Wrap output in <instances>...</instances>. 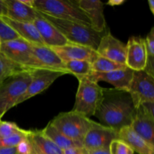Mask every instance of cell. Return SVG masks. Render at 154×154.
Masks as SVG:
<instances>
[{"label":"cell","instance_id":"cell-1","mask_svg":"<svg viewBox=\"0 0 154 154\" xmlns=\"http://www.w3.org/2000/svg\"><path fill=\"white\" fill-rule=\"evenodd\" d=\"M136 108L129 92L120 89H104L102 100L96 111L101 124L119 131L130 126Z\"/></svg>","mask_w":154,"mask_h":154},{"label":"cell","instance_id":"cell-2","mask_svg":"<svg viewBox=\"0 0 154 154\" xmlns=\"http://www.w3.org/2000/svg\"><path fill=\"white\" fill-rule=\"evenodd\" d=\"M40 13V12H39ZM43 17L54 26L69 43L89 47L96 51L102 36L105 33H98L91 27L73 21L58 19L40 13Z\"/></svg>","mask_w":154,"mask_h":154},{"label":"cell","instance_id":"cell-3","mask_svg":"<svg viewBox=\"0 0 154 154\" xmlns=\"http://www.w3.org/2000/svg\"><path fill=\"white\" fill-rule=\"evenodd\" d=\"M34 8L53 17L73 21L90 26L86 14L78 7L76 1L71 0H34Z\"/></svg>","mask_w":154,"mask_h":154},{"label":"cell","instance_id":"cell-4","mask_svg":"<svg viewBox=\"0 0 154 154\" xmlns=\"http://www.w3.org/2000/svg\"><path fill=\"white\" fill-rule=\"evenodd\" d=\"M76 78H78L79 85L72 111L90 118L96 114L102 100L104 88L87 77Z\"/></svg>","mask_w":154,"mask_h":154},{"label":"cell","instance_id":"cell-5","mask_svg":"<svg viewBox=\"0 0 154 154\" xmlns=\"http://www.w3.org/2000/svg\"><path fill=\"white\" fill-rule=\"evenodd\" d=\"M31 80V69H29L10 77L0 85V120L8 111L16 106Z\"/></svg>","mask_w":154,"mask_h":154},{"label":"cell","instance_id":"cell-6","mask_svg":"<svg viewBox=\"0 0 154 154\" xmlns=\"http://www.w3.org/2000/svg\"><path fill=\"white\" fill-rule=\"evenodd\" d=\"M93 120L75 111L60 113L51 121V124L70 139L82 143Z\"/></svg>","mask_w":154,"mask_h":154},{"label":"cell","instance_id":"cell-7","mask_svg":"<svg viewBox=\"0 0 154 154\" xmlns=\"http://www.w3.org/2000/svg\"><path fill=\"white\" fill-rule=\"evenodd\" d=\"M0 51L25 69H44L33 53L32 44L21 38L2 42Z\"/></svg>","mask_w":154,"mask_h":154},{"label":"cell","instance_id":"cell-8","mask_svg":"<svg viewBox=\"0 0 154 154\" xmlns=\"http://www.w3.org/2000/svg\"><path fill=\"white\" fill-rule=\"evenodd\" d=\"M126 91L130 94L135 108L144 102H154V77L144 71L134 72Z\"/></svg>","mask_w":154,"mask_h":154},{"label":"cell","instance_id":"cell-9","mask_svg":"<svg viewBox=\"0 0 154 154\" xmlns=\"http://www.w3.org/2000/svg\"><path fill=\"white\" fill-rule=\"evenodd\" d=\"M32 80L25 93L17 102V105L46 90L56 80L66 72L48 69H31Z\"/></svg>","mask_w":154,"mask_h":154},{"label":"cell","instance_id":"cell-10","mask_svg":"<svg viewBox=\"0 0 154 154\" xmlns=\"http://www.w3.org/2000/svg\"><path fill=\"white\" fill-rule=\"evenodd\" d=\"M117 138L118 131L94 121L83 139V147L87 151L108 148L111 141Z\"/></svg>","mask_w":154,"mask_h":154},{"label":"cell","instance_id":"cell-11","mask_svg":"<svg viewBox=\"0 0 154 154\" xmlns=\"http://www.w3.org/2000/svg\"><path fill=\"white\" fill-rule=\"evenodd\" d=\"M96 53L99 57L125 65L126 45L114 37L109 31L102 36Z\"/></svg>","mask_w":154,"mask_h":154},{"label":"cell","instance_id":"cell-12","mask_svg":"<svg viewBox=\"0 0 154 154\" xmlns=\"http://www.w3.org/2000/svg\"><path fill=\"white\" fill-rule=\"evenodd\" d=\"M126 45L125 65L134 72L144 71L147 64V51L144 38L138 36L129 38Z\"/></svg>","mask_w":154,"mask_h":154},{"label":"cell","instance_id":"cell-13","mask_svg":"<svg viewBox=\"0 0 154 154\" xmlns=\"http://www.w3.org/2000/svg\"><path fill=\"white\" fill-rule=\"evenodd\" d=\"M51 48L63 63L71 60H85L93 63L99 57L96 51L93 48L69 42L63 46Z\"/></svg>","mask_w":154,"mask_h":154},{"label":"cell","instance_id":"cell-14","mask_svg":"<svg viewBox=\"0 0 154 154\" xmlns=\"http://www.w3.org/2000/svg\"><path fill=\"white\" fill-rule=\"evenodd\" d=\"M78 7L88 17L90 26L98 33L106 32V20L104 15V4L99 0H78Z\"/></svg>","mask_w":154,"mask_h":154},{"label":"cell","instance_id":"cell-15","mask_svg":"<svg viewBox=\"0 0 154 154\" xmlns=\"http://www.w3.org/2000/svg\"><path fill=\"white\" fill-rule=\"evenodd\" d=\"M32 23L35 26L46 46L54 48L63 46L69 43L61 32L48 20L43 17L40 13L38 16L33 20Z\"/></svg>","mask_w":154,"mask_h":154},{"label":"cell","instance_id":"cell-16","mask_svg":"<svg viewBox=\"0 0 154 154\" xmlns=\"http://www.w3.org/2000/svg\"><path fill=\"white\" fill-rule=\"evenodd\" d=\"M134 71L129 68L118 69L106 73H96L92 72L87 77L91 81L98 83L99 81H105L114 87L116 89L126 90L132 81Z\"/></svg>","mask_w":154,"mask_h":154},{"label":"cell","instance_id":"cell-17","mask_svg":"<svg viewBox=\"0 0 154 154\" xmlns=\"http://www.w3.org/2000/svg\"><path fill=\"white\" fill-rule=\"evenodd\" d=\"M135 133L154 148V118L147 115L140 106L136 108V114L130 125Z\"/></svg>","mask_w":154,"mask_h":154},{"label":"cell","instance_id":"cell-18","mask_svg":"<svg viewBox=\"0 0 154 154\" xmlns=\"http://www.w3.org/2000/svg\"><path fill=\"white\" fill-rule=\"evenodd\" d=\"M0 18L18 35L19 38L32 45H45L32 23L14 20L5 16Z\"/></svg>","mask_w":154,"mask_h":154},{"label":"cell","instance_id":"cell-19","mask_svg":"<svg viewBox=\"0 0 154 154\" xmlns=\"http://www.w3.org/2000/svg\"><path fill=\"white\" fill-rule=\"evenodd\" d=\"M33 53L44 69L61 71L69 74L65 67L64 63L55 52L46 45H32Z\"/></svg>","mask_w":154,"mask_h":154},{"label":"cell","instance_id":"cell-20","mask_svg":"<svg viewBox=\"0 0 154 154\" xmlns=\"http://www.w3.org/2000/svg\"><path fill=\"white\" fill-rule=\"evenodd\" d=\"M6 8L5 17L20 22L32 23L39 13L35 8L23 4L20 0H4Z\"/></svg>","mask_w":154,"mask_h":154},{"label":"cell","instance_id":"cell-21","mask_svg":"<svg viewBox=\"0 0 154 154\" xmlns=\"http://www.w3.org/2000/svg\"><path fill=\"white\" fill-rule=\"evenodd\" d=\"M27 138L31 143L32 154H63V150L44 135L42 130H29Z\"/></svg>","mask_w":154,"mask_h":154},{"label":"cell","instance_id":"cell-22","mask_svg":"<svg viewBox=\"0 0 154 154\" xmlns=\"http://www.w3.org/2000/svg\"><path fill=\"white\" fill-rule=\"evenodd\" d=\"M118 138L138 154H154V148L135 133L130 126H124L118 131Z\"/></svg>","mask_w":154,"mask_h":154},{"label":"cell","instance_id":"cell-23","mask_svg":"<svg viewBox=\"0 0 154 154\" xmlns=\"http://www.w3.org/2000/svg\"><path fill=\"white\" fill-rule=\"evenodd\" d=\"M42 131L44 135H46L62 150L70 148H76V147H83L82 143L79 142V141H73V140L66 137V135L61 133L58 129H56L51 124V122Z\"/></svg>","mask_w":154,"mask_h":154},{"label":"cell","instance_id":"cell-24","mask_svg":"<svg viewBox=\"0 0 154 154\" xmlns=\"http://www.w3.org/2000/svg\"><path fill=\"white\" fill-rule=\"evenodd\" d=\"M25 70L29 69L11 60L0 51V85L10 77Z\"/></svg>","mask_w":154,"mask_h":154},{"label":"cell","instance_id":"cell-25","mask_svg":"<svg viewBox=\"0 0 154 154\" xmlns=\"http://www.w3.org/2000/svg\"><path fill=\"white\" fill-rule=\"evenodd\" d=\"M64 65L69 73L76 78L88 76L93 72L92 63L85 60H71L65 62Z\"/></svg>","mask_w":154,"mask_h":154},{"label":"cell","instance_id":"cell-26","mask_svg":"<svg viewBox=\"0 0 154 154\" xmlns=\"http://www.w3.org/2000/svg\"><path fill=\"white\" fill-rule=\"evenodd\" d=\"M126 65L111 61L102 57H98L92 63V71L96 73H106L126 68Z\"/></svg>","mask_w":154,"mask_h":154},{"label":"cell","instance_id":"cell-27","mask_svg":"<svg viewBox=\"0 0 154 154\" xmlns=\"http://www.w3.org/2000/svg\"><path fill=\"white\" fill-rule=\"evenodd\" d=\"M147 51V64L144 72L154 77V27H152L150 32L144 38Z\"/></svg>","mask_w":154,"mask_h":154},{"label":"cell","instance_id":"cell-28","mask_svg":"<svg viewBox=\"0 0 154 154\" xmlns=\"http://www.w3.org/2000/svg\"><path fill=\"white\" fill-rule=\"evenodd\" d=\"M29 130L21 129L17 133L5 138L0 139V148L2 147H15L21 141L27 138Z\"/></svg>","mask_w":154,"mask_h":154},{"label":"cell","instance_id":"cell-29","mask_svg":"<svg viewBox=\"0 0 154 154\" xmlns=\"http://www.w3.org/2000/svg\"><path fill=\"white\" fill-rule=\"evenodd\" d=\"M108 148L110 154H134L132 148L119 138L111 141Z\"/></svg>","mask_w":154,"mask_h":154},{"label":"cell","instance_id":"cell-30","mask_svg":"<svg viewBox=\"0 0 154 154\" xmlns=\"http://www.w3.org/2000/svg\"><path fill=\"white\" fill-rule=\"evenodd\" d=\"M21 129L15 123L0 120V139L14 135Z\"/></svg>","mask_w":154,"mask_h":154},{"label":"cell","instance_id":"cell-31","mask_svg":"<svg viewBox=\"0 0 154 154\" xmlns=\"http://www.w3.org/2000/svg\"><path fill=\"white\" fill-rule=\"evenodd\" d=\"M19 38L18 35L0 18V38L2 42Z\"/></svg>","mask_w":154,"mask_h":154},{"label":"cell","instance_id":"cell-32","mask_svg":"<svg viewBox=\"0 0 154 154\" xmlns=\"http://www.w3.org/2000/svg\"><path fill=\"white\" fill-rule=\"evenodd\" d=\"M17 154H32V147L28 138L21 141L16 146Z\"/></svg>","mask_w":154,"mask_h":154},{"label":"cell","instance_id":"cell-33","mask_svg":"<svg viewBox=\"0 0 154 154\" xmlns=\"http://www.w3.org/2000/svg\"><path fill=\"white\" fill-rule=\"evenodd\" d=\"M138 106L141 107L142 108L143 111L149 115L150 117H153L154 118V113H153V109H154V102H144V103L141 104Z\"/></svg>","mask_w":154,"mask_h":154},{"label":"cell","instance_id":"cell-34","mask_svg":"<svg viewBox=\"0 0 154 154\" xmlns=\"http://www.w3.org/2000/svg\"><path fill=\"white\" fill-rule=\"evenodd\" d=\"M63 154H87V151L84 147H76L63 150Z\"/></svg>","mask_w":154,"mask_h":154},{"label":"cell","instance_id":"cell-35","mask_svg":"<svg viewBox=\"0 0 154 154\" xmlns=\"http://www.w3.org/2000/svg\"><path fill=\"white\" fill-rule=\"evenodd\" d=\"M0 154H17L15 147H2L0 148Z\"/></svg>","mask_w":154,"mask_h":154},{"label":"cell","instance_id":"cell-36","mask_svg":"<svg viewBox=\"0 0 154 154\" xmlns=\"http://www.w3.org/2000/svg\"><path fill=\"white\" fill-rule=\"evenodd\" d=\"M87 154H110L109 148H102L90 150V151H87Z\"/></svg>","mask_w":154,"mask_h":154},{"label":"cell","instance_id":"cell-37","mask_svg":"<svg viewBox=\"0 0 154 154\" xmlns=\"http://www.w3.org/2000/svg\"><path fill=\"white\" fill-rule=\"evenodd\" d=\"M125 0H109L107 2V5L110 6H117V5H121L123 3L125 2Z\"/></svg>","mask_w":154,"mask_h":154},{"label":"cell","instance_id":"cell-38","mask_svg":"<svg viewBox=\"0 0 154 154\" xmlns=\"http://www.w3.org/2000/svg\"><path fill=\"white\" fill-rule=\"evenodd\" d=\"M6 14V8L4 0H0V17H4Z\"/></svg>","mask_w":154,"mask_h":154},{"label":"cell","instance_id":"cell-39","mask_svg":"<svg viewBox=\"0 0 154 154\" xmlns=\"http://www.w3.org/2000/svg\"><path fill=\"white\" fill-rule=\"evenodd\" d=\"M20 1L25 5L34 8V0H20Z\"/></svg>","mask_w":154,"mask_h":154},{"label":"cell","instance_id":"cell-40","mask_svg":"<svg viewBox=\"0 0 154 154\" xmlns=\"http://www.w3.org/2000/svg\"><path fill=\"white\" fill-rule=\"evenodd\" d=\"M147 3H148L150 10L151 11V13L154 14V1L153 0H148Z\"/></svg>","mask_w":154,"mask_h":154},{"label":"cell","instance_id":"cell-41","mask_svg":"<svg viewBox=\"0 0 154 154\" xmlns=\"http://www.w3.org/2000/svg\"><path fill=\"white\" fill-rule=\"evenodd\" d=\"M2 39L0 38V50H1V46H2Z\"/></svg>","mask_w":154,"mask_h":154},{"label":"cell","instance_id":"cell-42","mask_svg":"<svg viewBox=\"0 0 154 154\" xmlns=\"http://www.w3.org/2000/svg\"></svg>","mask_w":154,"mask_h":154}]
</instances>
